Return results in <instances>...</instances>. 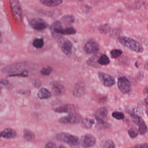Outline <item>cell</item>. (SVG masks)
Listing matches in <instances>:
<instances>
[{"instance_id":"6da1fadb","label":"cell","mask_w":148,"mask_h":148,"mask_svg":"<svg viewBox=\"0 0 148 148\" xmlns=\"http://www.w3.org/2000/svg\"><path fill=\"white\" fill-rule=\"evenodd\" d=\"M119 40L121 45L131 51L137 53H141L144 51L142 45L132 38L126 36H120L119 38Z\"/></svg>"},{"instance_id":"7a4b0ae2","label":"cell","mask_w":148,"mask_h":148,"mask_svg":"<svg viewBox=\"0 0 148 148\" xmlns=\"http://www.w3.org/2000/svg\"><path fill=\"white\" fill-rule=\"evenodd\" d=\"M56 140L69 145L71 147L76 148L80 144V140L77 136L65 132H62L56 135Z\"/></svg>"},{"instance_id":"3957f363","label":"cell","mask_w":148,"mask_h":148,"mask_svg":"<svg viewBox=\"0 0 148 148\" xmlns=\"http://www.w3.org/2000/svg\"><path fill=\"white\" fill-rule=\"evenodd\" d=\"M51 33L55 37H57L58 35H74L76 33V30L72 27L63 29L62 27L61 24L59 21H56L52 24L50 28Z\"/></svg>"},{"instance_id":"277c9868","label":"cell","mask_w":148,"mask_h":148,"mask_svg":"<svg viewBox=\"0 0 148 148\" xmlns=\"http://www.w3.org/2000/svg\"><path fill=\"white\" fill-rule=\"evenodd\" d=\"M82 121V117L81 115L75 113H72L60 118L58 120V122L62 124H75L80 123Z\"/></svg>"},{"instance_id":"5b68a950","label":"cell","mask_w":148,"mask_h":148,"mask_svg":"<svg viewBox=\"0 0 148 148\" xmlns=\"http://www.w3.org/2000/svg\"><path fill=\"white\" fill-rule=\"evenodd\" d=\"M117 86L120 91L124 94H129L132 89L130 82L125 77H121L118 79Z\"/></svg>"},{"instance_id":"8992f818","label":"cell","mask_w":148,"mask_h":148,"mask_svg":"<svg viewBox=\"0 0 148 148\" xmlns=\"http://www.w3.org/2000/svg\"><path fill=\"white\" fill-rule=\"evenodd\" d=\"M29 22L32 28L38 31L43 30L48 27V24L43 19L38 17L30 19Z\"/></svg>"},{"instance_id":"52a82bcc","label":"cell","mask_w":148,"mask_h":148,"mask_svg":"<svg viewBox=\"0 0 148 148\" xmlns=\"http://www.w3.org/2000/svg\"><path fill=\"white\" fill-rule=\"evenodd\" d=\"M99 79L103 84L107 87H111L116 83V80L113 76L103 72L98 73Z\"/></svg>"},{"instance_id":"ba28073f","label":"cell","mask_w":148,"mask_h":148,"mask_svg":"<svg viewBox=\"0 0 148 148\" xmlns=\"http://www.w3.org/2000/svg\"><path fill=\"white\" fill-rule=\"evenodd\" d=\"M10 4L12 13L15 17L19 21H22L21 8L18 0H10Z\"/></svg>"},{"instance_id":"9c48e42d","label":"cell","mask_w":148,"mask_h":148,"mask_svg":"<svg viewBox=\"0 0 148 148\" xmlns=\"http://www.w3.org/2000/svg\"><path fill=\"white\" fill-rule=\"evenodd\" d=\"M95 137L90 134H86L82 136L80 143L84 148H90L94 147L96 143Z\"/></svg>"},{"instance_id":"30bf717a","label":"cell","mask_w":148,"mask_h":148,"mask_svg":"<svg viewBox=\"0 0 148 148\" xmlns=\"http://www.w3.org/2000/svg\"><path fill=\"white\" fill-rule=\"evenodd\" d=\"M84 49L85 52L88 54L96 53L99 51L100 46L96 41L91 39L85 43Z\"/></svg>"},{"instance_id":"8fae6325","label":"cell","mask_w":148,"mask_h":148,"mask_svg":"<svg viewBox=\"0 0 148 148\" xmlns=\"http://www.w3.org/2000/svg\"><path fill=\"white\" fill-rule=\"evenodd\" d=\"M59 40H60L62 51L64 54L67 56H69L72 53L73 48V43L68 39L61 38Z\"/></svg>"},{"instance_id":"7c38bea8","label":"cell","mask_w":148,"mask_h":148,"mask_svg":"<svg viewBox=\"0 0 148 148\" xmlns=\"http://www.w3.org/2000/svg\"><path fill=\"white\" fill-rule=\"evenodd\" d=\"M25 70L22 64H15L7 66L2 69L3 73L15 74L21 73ZM11 75V74H10Z\"/></svg>"},{"instance_id":"4fadbf2b","label":"cell","mask_w":148,"mask_h":148,"mask_svg":"<svg viewBox=\"0 0 148 148\" xmlns=\"http://www.w3.org/2000/svg\"><path fill=\"white\" fill-rule=\"evenodd\" d=\"M76 109V107L73 104H65L56 108L54 111L58 113H74Z\"/></svg>"},{"instance_id":"5bb4252c","label":"cell","mask_w":148,"mask_h":148,"mask_svg":"<svg viewBox=\"0 0 148 148\" xmlns=\"http://www.w3.org/2000/svg\"><path fill=\"white\" fill-rule=\"evenodd\" d=\"M85 85L83 83L79 82L75 85L74 90V95L76 97H81L85 92Z\"/></svg>"},{"instance_id":"9a60e30c","label":"cell","mask_w":148,"mask_h":148,"mask_svg":"<svg viewBox=\"0 0 148 148\" xmlns=\"http://www.w3.org/2000/svg\"><path fill=\"white\" fill-rule=\"evenodd\" d=\"M0 136L5 139H10L15 138L17 133L14 130L11 128H6L2 132H0Z\"/></svg>"},{"instance_id":"2e32d148","label":"cell","mask_w":148,"mask_h":148,"mask_svg":"<svg viewBox=\"0 0 148 148\" xmlns=\"http://www.w3.org/2000/svg\"><path fill=\"white\" fill-rule=\"evenodd\" d=\"M37 96L41 99H47L52 96V94L48 90L45 88H42L39 90Z\"/></svg>"},{"instance_id":"e0dca14e","label":"cell","mask_w":148,"mask_h":148,"mask_svg":"<svg viewBox=\"0 0 148 148\" xmlns=\"http://www.w3.org/2000/svg\"><path fill=\"white\" fill-rule=\"evenodd\" d=\"M43 5L50 7H55L59 6L62 3V0H40Z\"/></svg>"},{"instance_id":"ac0fdd59","label":"cell","mask_w":148,"mask_h":148,"mask_svg":"<svg viewBox=\"0 0 148 148\" xmlns=\"http://www.w3.org/2000/svg\"><path fill=\"white\" fill-rule=\"evenodd\" d=\"M65 88L61 84L58 82L55 83L54 84L52 91L53 94L56 96H59L64 92Z\"/></svg>"},{"instance_id":"d6986e66","label":"cell","mask_w":148,"mask_h":148,"mask_svg":"<svg viewBox=\"0 0 148 148\" xmlns=\"http://www.w3.org/2000/svg\"><path fill=\"white\" fill-rule=\"evenodd\" d=\"M108 114V111L107 109L105 107H102L97 110L95 116L103 120L107 117Z\"/></svg>"},{"instance_id":"ffe728a7","label":"cell","mask_w":148,"mask_h":148,"mask_svg":"<svg viewBox=\"0 0 148 148\" xmlns=\"http://www.w3.org/2000/svg\"><path fill=\"white\" fill-rule=\"evenodd\" d=\"M130 115L133 122L138 126H140L142 124L145 123V122L140 116L134 113H131Z\"/></svg>"},{"instance_id":"44dd1931","label":"cell","mask_w":148,"mask_h":148,"mask_svg":"<svg viewBox=\"0 0 148 148\" xmlns=\"http://www.w3.org/2000/svg\"><path fill=\"white\" fill-rule=\"evenodd\" d=\"M23 136L24 139L28 141H31L35 139L34 134L29 130H24Z\"/></svg>"},{"instance_id":"7402d4cb","label":"cell","mask_w":148,"mask_h":148,"mask_svg":"<svg viewBox=\"0 0 148 148\" xmlns=\"http://www.w3.org/2000/svg\"><path fill=\"white\" fill-rule=\"evenodd\" d=\"M81 123L82 125L83 128L89 129L92 127L93 124L94 123V121L90 118H86L84 120H83Z\"/></svg>"},{"instance_id":"603a6c76","label":"cell","mask_w":148,"mask_h":148,"mask_svg":"<svg viewBox=\"0 0 148 148\" xmlns=\"http://www.w3.org/2000/svg\"><path fill=\"white\" fill-rule=\"evenodd\" d=\"M98 64L102 66H107L110 63V60L106 55L102 54L98 60Z\"/></svg>"},{"instance_id":"cb8c5ba5","label":"cell","mask_w":148,"mask_h":148,"mask_svg":"<svg viewBox=\"0 0 148 148\" xmlns=\"http://www.w3.org/2000/svg\"><path fill=\"white\" fill-rule=\"evenodd\" d=\"M96 120L97 121V127L99 128H107L110 127V125L102 119L95 116Z\"/></svg>"},{"instance_id":"d4e9b609","label":"cell","mask_w":148,"mask_h":148,"mask_svg":"<svg viewBox=\"0 0 148 148\" xmlns=\"http://www.w3.org/2000/svg\"><path fill=\"white\" fill-rule=\"evenodd\" d=\"M115 144L111 140H108L103 141L101 143V148H115Z\"/></svg>"},{"instance_id":"484cf974","label":"cell","mask_w":148,"mask_h":148,"mask_svg":"<svg viewBox=\"0 0 148 148\" xmlns=\"http://www.w3.org/2000/svg\"><path fill=\"white\" fill-rule=\"evenodd\" d=\"M43 45L44 41L42 38H36L34 40L33 42V46L36 49L41 48Z\"/></svg>"},{"instance_id":"4316f807","label":"cell","mask_w":148,"mask_h":148,"mask_svg":"<svg viewBox=\"0 0 148 148\" xmlns=\"http://www.w3.org/2000/svg\"><path fill=\"white\" fill-rule=\"evenodd\" d=\"M122 54V51L121 49H114L110 52L111 57L113 59H116Z\"/></svg>"},{"instance_id":"83f0119b","label":"cell","mask_w":148,"mask_h":148,"mask_svg":"<svg viewBox=\"0 0 148 148\" xmlns=\"http://www.w3.org/2000/svg\"><path fill=\"white\" fill-rule=\"evenodd\" d=\"M128 134L131 138L134 139L138 136L139 131L136 129L131 128L128 131Z\"/></svg>"},{"instance_id":"f1b7e54d","label":"cell","mask_w":148,"mask_h":148,"mask_svg":"<svg viewBox=\"0 0 148 148\" xmlns=\"http://www.w3.org/2000/svg\"><path fill=\"white\" fill-rule=\"evenodd\" d=\"M99 30L102 34H107L110 31V27L107 24L101 25L99 28Z\"/></svg>"},{"instance_id":"f546056e","label":"cell","mask_w":148,"mask_h":148,"mask_svg":"<svg viewBox=\"0 0 148 148\" xmlns=\"http://www.w3.org/2000/svg\"><path fill=\"white\" fill-rule=\"evenodd\" d=\"M147 127L146 123H144L141 125L140 126H139V130L138 131L140 132L141 135H145L147 132Z\"/></svg>"},{"instance_id":"4dcf8cb0","label":"cell","mask_w":148,"mask_h":148,"mask_svg":"<svg viewBox=\"0 0 148 148\" xmlns=\"http://www.w3.org/2000/svg\"><path fill=\"white\" fill-rule=\"evenodd\" d=\"M45 148H66L62 145H57L54 143L50 142L47 143Z\"/></svg>"},{"instance_id":"1f68e13d","label":"cell","mask_w":148,"mask_h":148,"mask_svg":"<svg viewBox=\"0 0 148 148\" xmlns=\"http://www.w3.org/2000/svg\"><path fill=\"white\" fill-rule=\"evenodd\" d=\"M52 67L50 66H48L47 68H43L41 70V73L42 75H50L52 72Z\"/></svg>"},{"instance_id":"d6a6232c","label":"cell","mask_w":148,"mask_h":148,"mask_svg":"<svg viewBox=\"0 0 148 148\" xmlns=\"http://www.w3.org/2000/svg\"><path fill=\"white\" fill-rule=\"evenodd\" d=\"M95 60H96V57L95 56H94V57L90 58V59L88 60V65L91 66L95 67H99V66L97 65L98 64H97V63H98V62H95Z\"/></svg>"},{"instance_id":"836d02e7","label":"cell","mask_w":148,"mask_h":148,"mask_svg":"<svg viewBox=\"0 0 148 148\" xmlns=\"http://www.w3.org/2000/svg\"><path fill=\"white\" fill-rule=\"evenodd\" d=\"M112 116L115 119L118 120H123L124 118V115L122 113L120 112H114L112 114Z\"/></svg>"},{"instance_id":"e575fe53","label":"cell","mask_w":148,"mask_h":148,"mask_svg":"<svg viewBox=\"0 0 148 148\" xmlns=\"http://www.w3.org/2000/svg\"><path fill=\"white\" fill-rule=\"evenodd\" d=\"M130 148H148V144L147 143H145L138 144Z\"/></svg>"},{"instance_id":"d590c367","label":"cell","mask_w":148,"mask_h":148,"mask_svg":"<svg viewBox=\"0 0 148 148\" xmlns=\"http://www.w3.org/2000/svg\"><path fill=\"white\" fill-rule=\"evenodd\" d=\"M143 77H144V73H143V72L141 71V72H139V73H138V75H137V76H136V78L138 81H141V80H142V78H143Z\"/></svg>"},{"instance_id":"8d00e7d4","label":"cell","mask_w":148,"mask_h":148,"mask_svg":"<svg viewBox=\"0 0 148 148\" xmlns=\"http://www.w3.org/2000/svg\"><path fill=\"white\" fill-rule=\"evenodd\" d=\"M33 86L35 87H39L41 85V82L39 80H34L33 81Z\"/></svg>"},{"instance_id":"74e56055","label":"cell","mask_w":148,"mask_h":148,"mask_svg":"<svg viewBox=\"0 0 148 148\" xmlns=\"http://www.w3.org/2000/svg\"><path fill=\"white\" fill-rule=\"evenodd\" d=\"M0 83L3 84V85H8L9 82L8 80H6V79H3L0 81Z\"/></svg>"},{"instance_id":"f35d334b","label":"cell","mask_w":148,"mask_h":148,"mask_svg":"<svg viewBox=\"0 0 148 148\" xmlns=\"http://www.w3.org/2000/svg\"><path fill=\"white\" fill-rule=\"evenodd\" d=\"M2 92V88L1 87V85H0V95H1V94Z\"/></svg>"},{"instance_id":"ab89813d","label":"cell","mask_w":148,"mask_h":148,"mask_svg":"<svg viewBox=\"0 0 148 148\" xmlns=\"http://www.w3.org/2000/svg\"><path fill=\"white\" fill-rule=\"evenodd\" d=\"M1 32H0V37H1Z\"/></svg>"}]
</instances>
